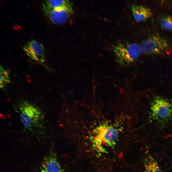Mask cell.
<instances>
[{
    "instance_id": "cell-3",
    "label": "cell",
    "mask_w": 172,
    "mask_h": 172,
    "mask_svg": "<svg viewBox=\"0 0 172 172\" xmlns=\"http://www.w3.org/2000/svg\"><path fill=\"white\" fill-rule=\"evenodd\" d=\"M19 105L20 119L25 128L31 129L42 119V111L34 104L23 100L20 102Z\"/></svg>"
},
{
    "instance_id": "cell-1",
    "label": "cell",
    "mask_w": 172,
    "mask_h": 172,
    "mask_svg": "<svg viewBox=\"0 0 172 172\" xmlns=\"http://www.w3.org/2000/svg\"><path fill=\"white\" fill-rule=\"evenodd\" d=\"M150 118L159 125H164L172 118V101L159 96L154 97L150 103Z\"/></svg>"
},
{
    "instance_id": "cell-5",
    "label": "cell",
    "mask_w": 172,
    "mask_h": 172,
    "mask_svg": "<svg viewBox=\"0 0 172 172\" xmlns=\"http://www.w3.org/2000/svg\"><path fill=\"white\" fill-rule=\"evenodd\" d=\"M142 51L147 54H169L171 48L167 40L157 34L149 35L143 41L140 46Z\"/></svg>"
},
{
    "instance_id": "cell-13",
    "label": "cell",
    "mask_w": 172,
    "mask_h": 172,
    "mask_svg": "<svg viewBox=\"0 0 172 172\" xmlns=\"http://www.w3.org/2000/svg\"><path fill=\"white\" fill-rule=\"evenodd\" d=\"M161 24L164 29L172 30V16L167 15L163 18L161 20Z\"/></svg>"
},
{
    "instance_id": "cell-2",
    "label": "cell",
    "mask_w": 172,
    "mask_h": 172,
    "mask_svg": "<svg viewBox=\"0 0 172 172\" xmlns=\"http://www.w3.org/2000/svg\"><path fill=\"white\" fill-rule=\"evenodd\" d=\"M112 48L117 62L122 66L135 61L142 52L140 46L135 43H118L113 46Z\"/></svg>"
},
{
    "instance_id": "cell-8",
    "label": "cell",
    "mask_w": 172,
    "mask_h": 172,
    "mask_svg": "<svg viewBox=\"0 0 172 172\" xmlns=\"http://www.w3.org/2000/svg\"><path fill=\"white\" fill-rule=\"evenodd\" d=\"M41 172H63L55 156L49 154L44 159L41 166Z\"/></svg>"
},
{
    "instance_id": "cell-12",
    "label": "cell",
    "mask_w": 172,
    "mask_h": 172,
    "mask_svg": "<svg viewBox=\"0 0 172 172\" xmlns=\"http://www.w3.org/2000/svg\"><path fill=\"white\" fill-rule=\"evenodd\" d=\"M0 88L3 90H4L7 85L10 83V70L5 69L3 66L0 64Z\"/></svg>"
},
{
    "instance_id": "cell-4",
    "label": "cell",
    "mask_w": 172,
    "mask_h": 172,
    "mask_svg": "<svg viewBox=\"0 0 172 172\" xmlns=\"http://www.w3.org/2000/svg\"><path fill=\"white\" fill-rule=\"evenodd\" d=\"M95 146L99 150H103L102 145L114 147L118 137V129L110 124L104 123L98 126L95 130Z\"/></svg>"
},
{
    "instance_id": "cell-10",
    "label": "cell",
    "mask_w": 172,
    "mask_h": 172,
    "mask_svg": "<svg viewBox=\"0 0 172 172\" xmlns=\"http://www.w3.org/2000/svg\"><path fill=\"white\" fill-rule=\"evenodd\" d=\"M45 3L52 8L65 10L71 14L74 13L72 5L68 0H47Z\"/></svg>"
},
{
    "instance_id": "cell-6",
    "label": "cell",
    "mask_w": 172,
    "mask_h": 172,
    "mask_svg": "<svg viewBox=\"0 0 172 172\" xmlns=\"http://www.w3.org/2000/svg\"><path fill=\"white\" fill-rule=\"evenodd\" d=\"M22 48L31 59L40 64L45 61V50L43 45L37 41L32 39L28 41Z\"/></svg>"
},
{
    "instance_id": "cell-9",
    "label": "cell",
    "mask_w": 172,
    "mask_h": 172,
    "mask_svg": "<svg viewBox=\"0 0 172 172\" xmlns=\"http://www.w3.org/2000/svg\"><path fill=\"white\" fill-rule=\"evenodd\" d=\"M130 9L135 20L137 22L145 21L152 16L149 8L140 5L133 4L131 6Z\"/></svg>"
},
{
    "instance_id": "cell-11",
    "label": "cell",
    "mask_w": 172,
    "mask_h": 172,
    "mask_svg": "<svg viewBox=\"0 0 172 172\" xmlns=\"http://www.w3.org/2000/svg\"><path fill=\"white\" fill-rule=\"evenodd\" d=\"M145 172H163L159 166L156 160L150 154L144 158Z\"/></svg>"
},
{
    "instance_id": "cell-7",
    "label": "cell",
    "mask_w": 172,
    "mask_h": 172,
    "mask_svg": "<svg viewBox=\"0 0 172 172\" xmlns=\"http://www.w3.org/2000/svg\"><path fill=\"white\" fill-rule=\"evenodd\" d=\"M42 10L45 15L54 23L60 24L66 21L71 14L64 10L52 8L45 3L43 4Z\"/></svg>"
}]
</instances>
